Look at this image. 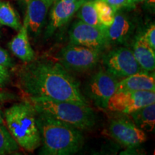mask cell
I'll use <instances>...</instances> for the list:
<instances>
[{"label":"cell","instance_id":"obj_1","mask_svg":"<svg viewBox=\"0 0 155 155\" xmlns=\"http://www.w3.org/2000/svg\"><path fill=\"white\" fill-rule=\"evenodd\" d=\"M19 88L28 98L45 97L89 105L78 81L60 63L35 58L17 71Z\"/></svg>","mask_w":155,"mask_h":155},{"label":"cell","instance_id":"obj_2","mask_svg":"<svg viewBox=\"0 0 155 155\" xmlns=\"http://www.w3.org/2000/svg\"><path fill=\"white\" fill-rule=\"evenodd\" d=\"M37 113V112H36ZM44 155H71L81 150L84 137L80 129L45 114L37 113Z\"/></svg>","mask_w":155,"mask_h":155},{"label":"cell","instance_id":"obj_3","mask_svg":"<svg viewBox=\"0 0 155 155\" xmlns=\"http://www.w3.org/2000/svg\"><path fill=\"white\" fill-rule=\"evenodd\" d=\"M37 113L45 114L80 130L91 129L96 124V115L89 105L45 97L28 98Z\"/></svg>","mask_w":155,"mask_h":155},{"label":"cell","instance_id":"obj_4","mask_svg":"<svg viewBox=\"0 0 155 155\" xmlns=\"http://www.w3.org/2000/svg\"><path fill=\"white\" fill-rule=\"evenodd\" d=\"M4 116L8 131L19 147L30 152L40 147L37 113L28 100L13 104L5 110Z\"/></svg>","mask_w":155,"mask_h":155},{"label":"cell","instance_id":"obj_5","mask_svg":"<svg viewBox=\"0 0 155 155\" xmlns=\"http://www.w3.org/2000/svg\"><path fill=\"white\" fill-rule=\"evenodd\" d=\"M101 55L102 53L98 50L70 43L61 48L58 59L67 71L85 73L97 66Z\"/></svg>","mask_w":155,"mask_h":155},{"label":"cell","instance_id":"obj_6","mask_svg":"<svg viewBox=\"0 0 155 155\" xmlns=\"http://www.w3.org/2000/svg\"><path fill=\"white\" fill-rule=\"evenodd\" d=\"M118 82L116 78L101 68L86 81L83 94L97 107L107 108L108 101L117 90Z\"/></svg>","mask_w":155,"mask_h":155},{"label":"cell","instance_id":"obj_7","mask_svg":"<svg viewBox=\"0 0 155 155\" xmlns=\"http://www.w3.org/2000/svg\"><path fill=\"white\" fill-rule=\"evenodd\" d=\"M101 58L104 70L116 78H124L144 71L136 61L132 50L128 48H112Z\"/></svg>","mask_w":155,"mask_h":155},{"label":"cell","instance_id":"obj_8","mask_svg":"<svg viewBox=\"0 0 155 155\" xmlns=\"http://www.w3.org/2000/svg\"><path fill=\"white\" fill-rule=\"evenodd\" d=\"M155 103V91H119L108 102L110 111L130 114L139 108Z\"/></svg>","mask_w":155,"mask_h":155},{"label":"cell","instance_id":"obj_9","mask_svg":"<svg viewBox=\"0 0 155 155\" xmlns=\"http://www.w3.org/2000/svg\"><path fill=\"white\" fill-rule=\"evenodd\" d=\"M105 29L86 24L79 20L73 23L68 35L70 43L82 45L102 52L107 48Z\"/></svg>","mask_w":155,"mask_h":155},{"label":"cell","instance_id":"obj_10","mask_svg":"<svg viewBox=\"0 0 155 155\" xmlns=\"http://www.w3.org/2000/svg\"><path fill=\"white\" fill-rule=\"evenodd\" d=\"M108 132L116 141L129 148L143 144L147 139L145 131L139 129L130 120L123 118L112 119Z\"/></svg>","mask_w":155,"mask_h":155},{"label":"cell","instance_id":"obj_11","mask_svg":"<svg viewBox=\"0 0 155 155\" xmlns=\"http://www.w3.org/2000/svg\"><path fill=\"white\" fill-rule=\"evenodd\" d=\"M135 25L128 15L121 10L115 13L111 26L104 30L108 46H117L125 44L132 36Z\"/></svg>","mask_w":155,"mask_h":155},{"label":"cell","instance_id":"obj_12","mask_svg":"<svg viewBox=\"0 0 155 155\" xmlns=\"http://www.w3.org/2000/svg\"><path fill=\"white\" fill-rule=\"evenodd\" d=\"M83 3L81 0L73 2L55 0L50 12V22L45 31V38H49L55 30L66 24Z\"/></svg>","mask_w":155,"mask_h":155},{"label":"cell","instance_id":"obj_13","mask_svg":"<svg viewBox=\"0 0 155 155\" xmlns=\"http://www.w3.org/2000/svg\"><path fill=\"white\" fill-rule=\"evenodd\" d=\"M51 5L47 0H28L25 20L28 25V33L37 38L41 33L48 9Z\"/></svg>","mask_w":155,"mask_h":155},{"label":"cell","instance_id":"obj_14","mask_svg":"<svg viewBox=\"0 0 155 155\" xmlns=\"http://www.w3.org/2000/svg\"><path fill=\"white\" fill-rule=\"evenodd\" d=\"M8 46L12 53L24 63H30L35 58V54L29 40L28 25L25 19L18 33L9 42Z\"/></svg>","mask_w":155,"mask_h":155},{"label":"cell","instance_id":"obj_15","mask_svg":"<svg viewBox=\"0 0 155 155\" xmlns=\"http://www.w3.org/2000/svg\"><path fill=\"white\" fill-rule=\"evenodd\" d=\"M141 71L124 78L118 82L117 90L119 91H155L154 73Z\"/></svg>","mask_w":155,"mask_h":155},{"label":"cell","instance_id":"obj_16","mask_svg":"<svg viewBox=\"0 0 155 155\" xmlns=\"http://www.w3.org/2000/svg\"><path fill=\"white\" fill-rule=\"evenodd\" d=\"M131 50L136 61L143 71L150 73L154 72L155 68V50H153L146 42L143 34L139 35L136 38Z\"/></svg>","mask_w":155,"mask_h":155},{"label":"cell","instance_id":"obj_17","mask_svg":"<svg viewBox=\"0 0 155 155\" xmlns=\"http://www.w3.org/2000/svg\"><path fill=\"white\" fill-rule=\"evenodd\" d=\"M132 122L139 129L147 132L154 130L155 126V103L139 108L129 114Z\"/></svg>","mask_w":155,"mask_h":155},{"label":"cell","instance_id":"obj_18","mask_svg":"<svg viewBox=\"0 0 155 155\" xmlns=\"http://www.w3.org/2000/svg\"><path fill=\"white\" fill-rule=\"evenodd\" d=\"M0 25L17 31L22 27L16 11L8 2L0 1Z\"/></svg>","mask_w":155,"mask_h":155},{"label":"cell","instance_id":"obj_19","mask_svg":"<svg viewBox=\"0 0 155 155\" xmlns=\"http://www.w3.org/2000/svg\"><path fill=\"white\" fill-rule=\"evenodd\" d=\"M76 14L77 17L83 22L98 28L105 29L101 24L94 1L83 3L78 9Z\"/></svg>","mask_w":155,"mask_h":155},{"label":"cell","instance_id":"obj_20","mask_svg":"<svg viewBox=\"0 0 155 155\" xmlns=\"http://www.w3.org/2000/svg\"><path fill=\"white\" fill-rule=\"evenodd\" d=\"M94 3L102 26L105 28L111 26L114 22L116 12L104 0H94Z\"/></svg>","mask_w":155,"mask_h":155},{"label":"cell","instance_id":"obj_21","mask_svg":"<svg viewBox=\"0 0 155 155\" xmlns=\"http://www.w3.org/2000/svg\"><path fill=\"white\" fill-rule=\"evenodd\" d=\"M19 150V145L5 125H0V154H10Z\"/></svg>","mask_w":155,"mask_h":155},{"label":"cell","instance_id":"obj_22","mask_svg":"<svg viewBox=\"0 0 155 155\" xmlns=\"http://www.w3.org/2000/svg\"><path fill=\"white\" fill-rule=\"evenodd\" d=\"M104 1L111 6L116 12L123 9H134L135 8L136 6V4L133 3L131 0H104Z\"/></svg>","mask_w":155,"mask_h":155},{"label":"cell","instance_id":"obj_23","mask_svg":"<svg viewBox=\"0 0 155 155\" xmlns=\"http://www.w3.org/2000/svg\"><path fill=\"white\" fill-rule=\"evenodd\" d=\"M144 40L148 43L149 45L155 50V26L154 24L151 26L146 30V32L143 34Z\"/></svg>","mask_w":155,"mask_h":155},{"label":"cell","instance_id":"obj_24","mask_svg":"<svg viewBox=\"0 0 155 155\" xmlns=\"http://www.w3.org/2000/svg\"><path fill=\"white\" fill-rule=\"evenodd\" d=\"M0 65H2L8 69L14 67V63L11 57L8 53L2 48H0Z\"/></svg>","mask_w":155,"mask_h":155},{"label":"cell","instance_id":"obj_25","mask_svg":"<svg viewBox=\"0 0 155 155\" xmlns=\"http://www.w3.org/2000/svg\"><path fill=\"white\" fill-rule=\"evenodd\" d=\"M10 80V74L7 68L0 65V86H5Z\"/></svg>","mask_w":155,"mask_h":155},{"label":"cell","instance_id":"obj_26","mask_svg":"<svg viewBox=\"0 0 155 155\" xmlns=\"http://www.w3.org/2000/svg\"><path fill=\"white\" fill-rule=\"evenodd\" d=\"M12 98L13 96H12V95L0 91V104H1L2 102H4L5 101L10 99V98Z\"/></svg>","mask_w":155,"mask_h":155},{"label":"cell","instance_id":"obj_27","mask_svg":"<svg viewBox=\"0 0 155 155\" xmlns=\"http://www.w3.org/2000/svg\"><path fill=\"white\" fill-rule=\"evenodd\" d=\"M0 125H5V120H4L3 114L1 111V108H0Z\"/></svg>","mask_w":155,"mask_h":155},{"label":"cell","instance_id":"obj_28","mask_svg":"<svg viewBox=\"0 0 155 155\" xmlns=\"http://www.w3.org/2000/svg\"><path fill=\"white\" fill-rule=\"evenodd\" d=\"M131 2H132L134 4H137V3H139V2H144L145 0H131Z\"/></svg>","mask_w":155,"mask_h":155},{"label":"cell","instance_id":"obj_29","mask_svg":"<svg viewBox=\"0 0 155 155\" xmlns=\"http://www.w3.org/2000/svg\"><path fill=\"white\" fill-rule=\"evenodd\" d=\"M47 1L48 2H49V3L50 4V5H53V2H54L55 1V0H47Z\"/></svg>","mask_w":155,"mask_h":155},{"label":"cell","instance_id":"obj_30","mask_svg":"<svg viewBox=\"0 0 155 155\" xmlns=\"http://www.w3.org/2000/svg\"><path fill=\"white\" fill-rule=\"evenodd\" d=\"M81 2H83V3L84 2H93V1H94V0H81Z\"/></svg>","mask_w":155,"mask_h":155},{"label":"cell","instance_id":"obj_31","mask_svg":"<svg viewBox=\"0 0 155 155\" xmlns=\"http://www.w3.org/2000/svg\"><path fill=\"white\" fill-rule=\"evenodd\" d=\"M63 1H65V2H73V1H75V0H63Z\"/></svg>","mask_w":155,"mask_h":155}]
</instances>
